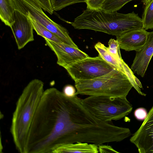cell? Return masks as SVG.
Segmentation results:
<instances>
[{
	"label": "cell",
	"instance_id": "cell-15",
	"mask_svg": "<svg viewBox=\"0 0 153 153\" xmlns=\"http://www.w3.org/2000/svg\"><path fill=\"white\" fill-rule=\"evenodd\" d=\"M94 48L99 53V55L106 62L115 68L125 74L122 64L115 59L108 51L107 47L100 42H98Z\"/></svg>",
	"mask_w": 153,
	"mask_h": 153
},
{
	"label": "cell",
	"instance_id": "cell-22",
	"mask_svg": "<svg viewBox=\"0 0 153 153\" xmlns=\"http://www.w3.org/2000/svg\"><path fill=\"white\" fill-rule=\"evenodd\" d=\"M106 0H85L87 9L90 10H99L101 9L104 2Z\"/></svg>",
	"mask_w": 153,
	"mask_h": 153
},
{
	"label": "cell",
	"instance_id": "cell-24",
	"mask_svg": "<svg viewBox=\"0 0 153 153\" xmlns=\"http://www.w3.org/2000/svg\"><path fill=\"white\" fill-rule=\"evenodd\" d=\"M62 92L66 96L69 97H73L76 95L75 88L71 85H65L63 88Z\"/></svg>",
	"mask_w": 153,
	"mask_h": 153
},
{
	"label": "cell",
	"instance_id": "cell-4",
	"mask_svg": "<svg viewBox=\"0 0 153 153\" xmlns=\"http://www.w3.org/2000/svg\"><path fill=\"white\" fill-rule=\"evenodd\" d=\"M76 94L126 98L133 86L125 74L114 69L95 78L74 81Z\"/></svg>",
	"mask_w": 153,
	"mask_h": 153
},
{
	"label": "cell",
	"instance_id": "cell-8",
	"mask_svg": "<svg viewBox=\"0 0 153 153\" xmlns=\"http://www.w3.org/2000/svg\"><path fill=\"white\" fill-rule=\"evenodd\" d=\"M130 140L140 153H153V106L138 130Z\"/></svg>",
	"mask_w": 153,
	"mask_h": 153
},
{
	"label": "cell",
	"instance_id": "cell-20",
	"mask_svg": "<svg viewBox=\"0 0 153 153\" xmlns=\"http://www.w3.org/2000/svg\"><path fill=\"white\" fill-rule=\"evenodd\" d=\"M108 45L107 49L109 52L115 59L122 64V61L123 59L117 40L111 39L108 42Z\"/></svg>",
	"mask_w": 153,
	"mask_h": 153
},
{
	"label": "cell",
	"instance_id": "cell-23",
	"mask_svg": "<svg viewBox=\"0 0 153 153\" xmlns=\"http://www.w3.org/2000/svg\"><path fill=\"white\" fill-rule=\"evenodd\" d=\"M40 5L42 9L51 15L53 14V10L50 0H35Z\"/></svg>",
	"mask_w": 153,
	"mask_h": 153
},
{
	"label": "cell",
	"instance_id": "cell-10",
	"mask_svg": "<svg viewBox=\"0 0 153 153\" xmlns=\"http://www.w3.org/2000/svg\"><path fill=\"white\" fill-rule=\"evenodd\" d=\"M15 22L10 27L19 50L34 40L33 28L28 17L15 10Z\"/></svg>",
	"mask_w": 153,
	"mask_h": 153
},
{
	"label": "cell",
	"instance_id": "cell-27",
	"mask_svg": "<svg viewBox=\"0 0 153 153\" xmlns=\"http://www.w3.org/2000/svg\"><path fill=\"white\" fill-rule=\"evenodd\" d=\"M151 0H142V1L144 5H146Z\"/></svg>",
	"mask_w": 153,
	"mask_h": 153
},
{
	"label": "cell",
	"instance_id": "cell-3",
	"mask_svg": "<svg viewBox=\"0 0 153 153\" xmlns=\"http://www.w3.org/2000/svg\"><path fill=\"white\" fill-rule=\"evenodd\" d=\"M68 23L76 29L91 30L116 36L143 29L142 19L133 11L123 14L87 9L73 22Z\"/></svg>",
	"mask_w": 153,
	"mask_h": 153
},
{
	"label": "cell",
	"instance_id": "cell-18",
	"mask_svg": "<svg viewBox=\"0 0 153 153\" xmlns=\"http://www.w3.org/2000/svg\"><path fill=\"white\" fill-rule=\"evenodd\" d=\"M133 0H106L100 10L107 12H117L125 4Z\"/></svg>",
	"mask_w": 153,
	"mask_h": 153
},
{
	"label": "cell",
	"instance_id": "cell-16",
	"mask_svg": "<svg viewBox=\"0 0 153 153\" xmlns=\"http://www.w3.org/2000/svg\"><path fill=\"white\" fill-rule=\"evenodd\" d=\"M27 16L30 20L33 29L38 35L43 37L45 39L58 42H63L56 35L42 24L37 22L30 16Z\"/></svg>",
	"mask_w": 153,
	"mask_h": 153
},
{
	"label": "cell",
	"instance_id": "cell-6",
	"mask_svg": "<svg viewBox=\"0 0 153 153\" xmlns=\"http://www.w3.org/2000/svg\"><path fill=\"white\" fill-rule=\"evenodd\" d=\"M15 9L28 15L56 35L63 42L78 48L69 35L67 29L50 19L35 0H11Z\"/></svg>",
	"mask_w": 153,
	"mask_h": 153
},
{
	"label": "cell",
	"instance_id": "cell-13",
	"mask_svg": "<svg viewBox=\"0 0 153 153\" xmlns=\"http://www.w3.org/2000/svg\"><path fill=\"white\" fill-rule=\"evenodd\" d=\"M98 146L95 144L78 142L64 145L56 149L53 153H98Z\"/></svg>",
	"mask_w": 153,
	"mask_h": 153
},
{
	"label": "cell",
	"instance_id": "cell-19",
	"mask_svg": "<svg viewBox=\"0 0 153 153\" xmlns=\"http://www.w3.org/2000/svg\"><path fill=\"white\" fill-rule=\"evenodd\" d=\"M123 67L125 74L127 77L129 81L135 89L140 94L146 96V94L141 92L140 88H142V84L139 80L134 75L131 70L127 65L122 60Z\"/></svg>",
	"mask_w": 153,
	"mask_h": 153
},
{
	"label": "cell",
	"instance_id": "cell-1",
	"mask_svg": "<svg viewBox=\"0 0 153 153\" xmlns=\"http://www.w3.org/2000/svg\"><path fill=\"white\" fill-rule=\"evenodd\" d=\"M68 97L55 88L44 91L32 121L26 153H51L68 144Z\"/></svg>",
	"mask_w": 153,
	"mask_h": 153
},
{
	"label": "cell",
	"instance_id": "cell-21",
	"mask_svg": "<svg viewBox=\"0 0 153 153\" xmlns=\"http://www.w3.org/2000/svg\"><path fill=\"white\" fill-rule=\"evenodd\" d=\"M85 0H50L53 11L60 10L72 4L80 2H85Z\"/></svg>",
	"mask_w": 153,
	"mask_h": 153
},
{
	"label": "cell",
	"instance_id": "cell-14",
	"mask_svg": "<svg viewBox=\"0 0 153 153\" xmlns=\"http://www.w3.org/2000/svg\"><path fill=\"white\" fill-rule=\"evenodd\" d=\"M15 10L11 0H0V19L10 28L15 22Z\"/></svg>",
	"mask_w": 153,
	"mask_h": 153
},
{
	"label": "cell",
	"instance_id": "cell-2",
	"mask_svg": "<svg viewBox=\"0 0 153 153\" xmlns=\"http://www.w3.org/2000/svg\"><path fill=\"white\" fill-rule=\"evenodd\" d=\"M44 83L35 79L25 87L18 98L13 113L11 132L17 151L26 153L31 125L44 91Z\"/></svg>",
	"mask_w": 153,
	"mask_h": 153
},
{
	"label": "cell",
	"instance_id": "cell-11",
	"mask_svg": "<svg viewBox=\"0 0 153 153\" xmlns=\"http://www.w3.org/2000/svg\"><path fill=\"white\" fill-rule=\"evenodd\" d=\"M149 33L144 29L137 30L116 36L117 40L120 48L126 51H138L145 45Z\"/></svg>",
	"mask_w": 153,
	"mask_h": 153
},
{
	"label": "cell",
	"instance_id": "cell-26",
	"mask_svg": "<svg viewBox=\"0 0 153 153\" xmlns=\"http://www.w3.org/2000/svg\"><path fill=\"white\" fill-rule=\"evenodd\" d=\"M99 152L104 153H119L110 146L102 144L98 146Z\"/></svg>",
	"mask_w": 153,
	"mask_h": 153
},
{
	"label": "cell",
	"instance_id": "cell-9",
	"mask_svg": "<svg viewBox=\"0 0 153 153\" xmlns=\"http://www.w3.org/2000/svg\"><path fill=\"white\" fill-rule=\"evenodd\" d=\"M45 39L46 45L56 56L57 64L65 69L70 64L89 56L78 48L63 42H58Z\"/></svg>",
	"mask_w": 153,
	"mask_h": 153
},
{
	"label": "cell",
	"instance_id": "cell-25",
	"mask_svg": "<svg viewBox=\"0 0 153 153\" xmlns=\"http://www.w3.org/2000/svg\"><path fill=\"white\" fill-rule=\"evenodd\" d=\"M147 112L143 108H139L134 111V114L136 118L139 120H144L147 115Z\"/></svg>",
	"mask_w": 153,
	"mask_h": 153
},
{
	"label": "cell",
	"instance_id": "cell-12",
	"mask_svg": "<svg viewBox=\"0 0 153 153\" xmlns=\"http://www.w3.org/2000/svg\"><path fill=\"white\" fill-rule=\"evenodd\" d=\"M153 55V31L149 32L146 42L142 48L136 51L131 69L143 77Z\"/></svg>",
	"mask_w": 153,
	"mask_h": 153
},
{
	"label": "cell",
	"instance_id": "cell-7",
	"mask_svg": "<svg viewBox=\"0 0 153 153\" xmlns=\"http://www.w3.org/2000/svg\"><path fill=\"white\" fill-rule=\"evenodd\" d=\"M115 68L98 56L85 58L72 63L65 69L74 81L97 78L110 72Z\"/></svg>",
	"mask_w": 153,
	"mask_h": 153
},
{
	"label": "cell",
	"instance_id": "cell-5",
	"mask_svg": "<svg viewBox=\"0 0 153 153\" xmlns=\"http://www.w3.org/2000/svg\"><path fill=\"white\" fill-rule=\"evenodd\" d=\"M81 102L91 114L106 122L122 119L130 114L133 108L126 98L92 96L82 99Z\"/></svg>",
	"mask_w": 153,
	"mask_h": 153
},
{
	"label": "cell",
	"instance_id": "cell-17",
	"mask_svg": "<svg viewBox=\"0 0 153 153\" xmlns=\"http://www.w3.org/2000/svg\"><path fill=\"white\" fill-rule=\"evenodd\" d=\"M142 19L144 29L146 30L153 29V0L146 5Z\"/></svg>",
	"mask_w": 153,
	"mask_h": 153
}]
</instances>
